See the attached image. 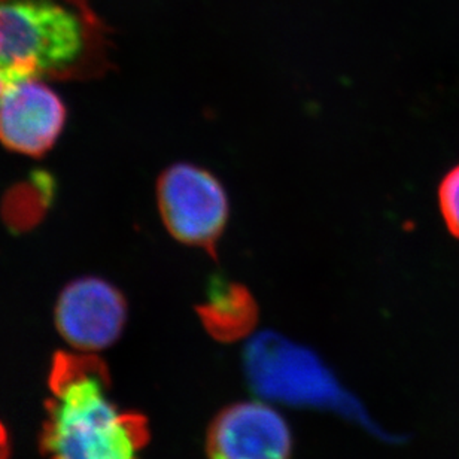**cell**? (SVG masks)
Segmentation results:
<instances>
[{
	"label": "cell",
	"mask_w": 459,
	"mask_h": 459,
	"mask_svg": "<svg viewBox=\"0 0 459 459\" xmlns=\"http://www.w3.org/2000/svg\"><path fill=\"white\" fill-rule=\"evenodd\" d=\"M49 398L40 447L48 459H141L145 420L112 397L108 368L94 353L58 352L48 377Z\"/></svg>",
	"instance_id": "cell-1"
},
{
	"label": "cell",
	"mask_w": 459,
	"mask_h": 459,
	"mask_svg": "<svg viewBox=\"0 0 459 459\" xmlns=\"http://www.w3.org/2000/svg\"><path fill=\"white\" fill-rule=\"evenodd\" d=\"M438 208L449 233L459 238V164L451 169L440 182Z\"/></svg>",
	"instance_id": "cell-9"
},
{
	"label": "cell",
	"mask_w": 459,
	"mask_h": 459,
	"mask_svg": "<svg viewBox=\"0 0 459 459\" xmlns=\"http://www.w3.org/2000/svg\"><path fill=\"white\" fill-rule=\"evenodd\" d=\"M292 446L287 418L263 398L227 407L209 431L211 459H291Z\"/></svg>",
	"instance_id": "cell-6"
},
{
	"label": "cell",
	"mask_w": 459,
	"mask_h": 459,
	"mask_svg": "<svg viewBox=\"0 0 459 459\" xmlns=\"http://www.w3.org/2000/svg\"><path fill=\"white\" fill-rule=\"evenodd\" d=\"M243 366L252 388L265 402L336 411L379 433L361 404L309 348L278 333H258L245 346Z\"/></svg>",
	"instance_id": "cell-3"
},
{
	"label": "cell",
	"mask_w": 459,
	"mask_h": 459,
	"mask_svg": "<svg viewBox=\"0 0 459 459\" xmlns=\"http://www.w3.org/2000/svg\"><path fill=\"white\" fill-rule=\"evenodd\" d=\"M103 30L85 0H0V99L27 80H66L103 62Z\"/></svg>",
	"instance_id": "cell-2"
},
{
	"label": "cell",
	"mask_w": 459,
	"mask_h": 459,
	"mask_svg": "<svg viewBox=\"0 0 459 459\" xmlns=\"http://www.w3.org/2000/svg\"><path fill=\"white\" fill-rule=\"evenodd\" d=\"M127 301L105 279L85 276L65 287L54 307V323L63 341L80 353L109 348L127 323Z\"/></svg>",
	"instance_id": "cell-5"
},
{
	"label": "cell",
	"mask_w": 459,
	"mask_h": 459,
	"mask_svg": "<svg viewBox=\"0 0 459 459\" xmlns=\"http://www.w3.org/2000/svg\"><path fill=\"white\" fill-rule=\"evenodd\" d=\"M67 109L45 80H27L0 99V143L26 157H42L62 136Z\"/></svg>",
	"instance_id": "cell-7"
},
{
	"label": "cell",
	"mask_w": 459,
	"mask_h": 459,
	"mask_svg": "<svg viewBox=\"0 0 459 459\" xmlns=\"http://www.w3.org/2000/svg\"><path fill=\"white\" fill-rule=\"evenodd\" d=\"M9 458V440L4 424L0 422V459Z\"/></svg>",
	"instance_id": "cell-10"
},
{
	"label": "cell",
	"mask_w": 459,
	"mask_h": 459,
	"mask_svg": "<svg viewBox=\"0 0 459 459\" xmlns=\"http://www.w3.org/2000/svg\"><path fill=\"white\" fill-rule=\"evenodd\" d=\"M199 315L212 336L236 341L251 333L258 310L254 297L242 283L215 276L209 282L206 301L199 306Z\"/></svg>",
	"instance_id": "cell-8"
},
{
	"label": "cell",
	"mask_w": 459,
	"mask_h": 459,
	"mask_svg": "<svg viewBox=\"0 0 459 459\" xmlns=\"http://www.w3.org/2000/svg\"><path fill=\"white\" fill-rule=\"evenodd\" d=\"M157 204L175 240L215 255L229 224L230 202L211 170L191 163L169 166L157 181Z\"/></svg>",
	"instance_id": "cell-4"
}]
</instances>
